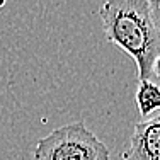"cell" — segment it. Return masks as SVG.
<instances>
[{
	"label": "cell",
	"instance_id": "cell-1",
	"mask_svg": "<svg viewBox=\"0 0 160 160\" xmlns=\"http://www.w3.org/2000/svg\"><path fill=\"white\" fill-rule=\"evenodd\" d=\"M99 16L106 38L136 63L138 80H150L160 55V32L148 0H106Z\"/></svg>",
	"mask_w": 160,
	"mask_h": 160
},
{
	"label": "cell",
	"instance_id": "cell-2",
	"mask_svg": "<svg viewBox=\"0 0 160 160\" xmlns=\"http://www.w3.org/2000/svg\"><path fill=\"white\" fill-rule=\"evenodd\" d=\"M31 160H109V148L83 121H77L39 138Z\"/></svg>",
	"mask_w": 160,
	"mask_h": 160
},
{
	"label": "cell",
	"instance_id": "cell-3",
	"mask_svg": "<svg viewBox=\"0 0 160 160\" xmlns=\"http://www.w3.org/2000/svg\"><path fill=\"white\" fill-rule=\"evenodd\" d=\"M126 160H160V114L135 124Z\"/></svg>",
	"mask_w": 160,
	"mask_h": 160
},
{
	"label": "cell",
	"instance_id": "cell-4",
	"mask_svg": "<svg viewBox=\"0 0 160 160\" xmlns=\"http://www.w3.org/2000/svg\"><path fill=\"white\" fill-rule=\"evenodd\" d=\"M136 108L143 119L160 114V87L152 80H138L136 87Z\"/></svg>",
	"mask_w": 160,
	"mask_h": 160
},
{
	"label": "cell",
	"instance_id": "cell-5",
	"mask_svg": "<svg viewBox=\"0 0 160 160\" xmlns=\"http://www.w3.org/2000/svg\"><path fill=\"white\" fill-rule=\"evenodd\" d=\"M148 5H150L152 19H153L155 26H157V29L160 32V0H148Z\"/></svg>",
	"mask_w": 160,
	"mask_h": 160
},
{
	"label": "cell",
	"instance_id": "cell-6",
	"mask_svg": "<svg viewBox=\"0 0 160 160\" xmlns=\"http://www.w3.org/2000/svg\"><path fill=\"white\" fill-rule=\"evenodd\" d=\"M158 77L160 78V55L157 56V60H155V63H153V68H152V77Z\"/></svg>",
	"mask_w": 160,
	"mask_h": 160
},
{
	"label": "cell",
	"instance_id": "cell-7",
	"mask_svg": "<svg viewBox=\"0 0 160 160\" xmlns=\"http://www.w3.org/2000/svg\"><path fill=\"white\" fill-rule=\"evenodd\" d=\"M2 3H3V0H0V5H2Z\"/></svg>",
	"mask_w": 160,
	"mask_h": 160
}]
</instances>
